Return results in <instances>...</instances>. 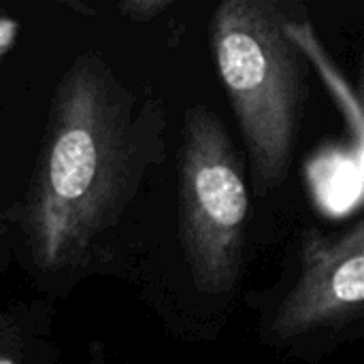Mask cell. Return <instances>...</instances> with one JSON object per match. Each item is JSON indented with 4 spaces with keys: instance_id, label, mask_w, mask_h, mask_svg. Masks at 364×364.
<instances>
[{
    "instance_id": "3957f363",
    "label": "cell",
    "mask_w": 364,
    "mask_h": 364,
    "mask_svg": "<svg viewBox=\"0 0 364 364\" xmlns=\"http://www.w3.org/2000/svg\"><path fill=\"white\" fill-rule=\"evenodd\" d=\"M250 196L241 160L220 117L190 107L179 166V228L186 260L203 292H228L241 269Z\"/></svg>"
},
{
    "instance_id": "6da1fadb",
    "label": "cell",
    "mask_w": 364,
    "mask_h": 364,
    "mask_svg": "<svg viewBox=\"0 0 364 364\" xmlns=\"http://www.w3.org/2000/svg\"><path fill=\"white\" fill-rule=\"evenodd\" d=\"M136 156L126 94L102 62L81 58L58 85L26 203L38 269L60 271L87 254L126 203Z\"/></svg>"
},
{
    "instance_id": "7a4b0ae2",
    "label": "cell",
    "mask_w": 364,
    "mask_h": 364,
    "mask_svg": "<svg viewBox=\"0 0 364 364\" xmlns=\"http://www.w3.org/2000/svg\"><path fill=\"white\" fill-rule=\"evenodd\" d=\"M218 70L247 145L258 194L279 188L299 141L303 60L275 2L226 0L211 19Z\"/></svg>"
},
{
    "instance_id": "8992f818",
    "label": "cell",
    "mask_w": 364,
    "mask_h": 364,
    "mask_svg": "<svg viewBox=\"0 0 364 364\" xmlns=\"http://www.w3.org/2000/svg\"><path fill=\"white\" fill-rule=\"evenodd\" d=\"M0 364H23V339L4 316H0Z\"/></svg>"
},
{
    "instance_id": "52a82bcc",
    "label": "cell",
    "mask_w": 364,
    "mask_h": 364,
    "mask_svg": "<svg viewBox=\"0 0 364 364\" xmlns=\"http://www.w3.org/2000/svg\"><path fill=\"white\" fill-rule=\"evenodd\" d=\"M168 6H171L168 0H130V2H122L119 11L134 19H151Z\"/></svg>"
},
{
    "instance_id": "5b68a950",
    "label": "cell",
    "mask_w": 364,
    "mask_h": 364,
    "mask_svg": "<svg viewBox=\"0 0 364 364\" xmlns=\"http://www.w3.org/2000/svg\"><path fill=\"white\" fill-rule=\"evenodd\" d=\"M286 34L290 36V41L299 47L301 53L309 55L318 66H320V73L324 77V81L328 83V87L333 85L335 87V94H337V100L346 113V117L350 119V126H352V132H354V139H356V145L358 149L363 147V111H360V102L358 98L350 92V87L346 85V81L339 77V73L335 70V66L331 64V60L324 55V49L318 45V41L314 38L311 30L307 26H296L292 21H286Z\"/></svg>"
},
{
    "instance_id": "277c9868",
    "label": "cell",
    "mask_w": 364,
    "mask_h": 364,
    "mask_svg": "<svg viewBox=\"0 0 364 364\" xmlns=\"http://www.w3.org/2000/svg\"><path fill=\"white\" fill-rule=\"evenodd\" d=\"M364 303V226L343 235L309 230L301 245V279L284 299L271 331L292 339L307 331L343 324Z\"/></svg>"
}]
</instances>
